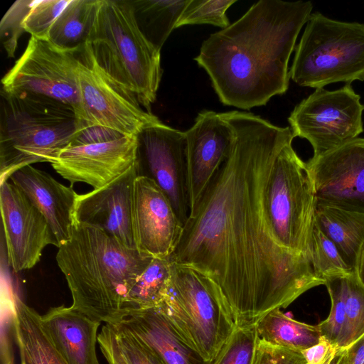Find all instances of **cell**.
Wrapping results in <instances>:
<instances>
[{
	"label": "cell",
	"instance_id": "cell-1",
	"mask_svg": "<svg viewBox=\"0 0 364 364\" xmlns=\"http://www.w3.org/2000/svg\"><path fill=\"white\" fill-rule=\"evenodd\" d=\"M235 137L228 156L190 213L169 259L204 274L229 305L236 326L256 322L324 284L307 255L277 243L264 188L274 161L295 137L253 113L221 112Z\"/></svg>",
	"mask_w": 364,
	"mask_h": 364
},
{
	"label": "cell",
	"instance_id": "cell-2",
	"mask_svg": "<svg viewBox=\"0 0 364 364\" xmlns=\"http://www.w3.org/2000/svg\"><path fill=\"white\" fill-rule=\"evenodd\" d=\"M312 10L309 1L260 0L202 43L194 60L222 104L250 109L287 91L289 58Z\"/></svg>",
	"mask_w": 364,
	"mask_h": 364
},
{
	"label": "cell",
	"instance_id": "cell-3",
	"mask_svg": "<svg viewBox=\"0 0 364 364\" xmlns=\"http://www.w3.org/2000/svg\"><path fill=\"white\" fill-rule=\"evenodd\" d=\"M56 262L72 296L71 306L104 323L122 320L129 291L152 257L120 244L103 230L74 223Z\"/></svg>",
	"mask_w": 364,
	"mask_h": 364
},
{
	"label": "cell",
	"instance_id": "cell-4",
	"mask_svg": "<svg viewBox=\"0 0 364 364\" xmlns=\"http://www.w3.org/2000/svg\"><path fill=\"white\" fill-rule=\"evenodd\" d=\"M1 96V181L20 167L51 164L82 127L72 107L52 98L2 90Z\"/></svg>",
	"mask_w": 364,
	"mask_h": 364
},
{
	"label": "cell",
	"instance_id": "cell-5",
	"mask_svg": "<svg viewBox=\"0 0 364 364\" xmlns=\"http://www.w3.org/2000/svg\"><path fill=\"white\" fill-rule=\"evenodd\" d=\"M86 43L99 65L151 112L163 73L161 51L139 30L131 1L99 0Z\"/></svg>",
	"mask_w": 364,
	"mask_h": 364
},
{
	"label": "cell",
	"instance_id": "cell-6",
	"mask_svg": "<svg viewBox=\"0 0 364 364\" xmlns=\"http://www.w3.org/2000/svg\"><path fill=\"white\" fill-rule=\"evenodd\" d=\"M157 307L208 363L236 327L231 309L216 286L198 270L171 261L167 289Z\"/></svg>",
	"mask_w": 364,
	"mask_h": 364
},
{
	"label": "cell",
	"instance_id": "cell-7",
	"mask_svg": "<svg viewBox=\"0 0 364 364\" xmlns=\"http://www.w3.org/2000/svg\"><path fill=\"white\" fill-rule=\"evenodd\" d=\"M289 75L297 85L316 89L364 81V23L312 13L296 47Z\"/></svg>",
	"mask_w": 364,
	"mask_h": 364
},
{
	"label": "cell",
	"instance_id": "cell-8",
	"mask_svg": "<svg viewBox=\"0 0 364 364\" xmlns=\"http://www.w3.org/2000/svg\"><path fill=\"white\" fill-rule=\"evenodd\" d=\"M264 203L277 243L309 257L316 193L306 163L298 156L292 141L282 149L274 161L265 185Z\"/></svg>",
	"mask_w": 364,
	"mask_h": 364
},
{
	"label": "cell",
	"instance_id": "cell-9",
	"mask_svg": "<svg viewBox=\"0 0 364 364\" xmlns=\"http://www.w3.org/2000/svg\"><path fill=\"white\" fill-rule=\"evenodd\" d=\"M76 74L85 127L136 136L146 127L161 122L99 65L87 43L78 53Z\"/></svg>",
	"mask_w": 364,
	"mask_h": 364
},
{
	"label": "cell",
	"instance_id": "cell-10",
	"mask_svg": "<svg viewBox=\"0 0 364 364\" xmlns=\"http://www.w3.org/2000/svg\"><path fill=\"white\" fill-rule=\"evenodd\" d=\"M137 149L136 136L83 127L51 165L70 186L82 182L98 189L136 164Z\"/></svg>",
	"mask_w": 364,
	"mask_h": 364
},
{
	"label": "cell",
	"instance_id": "cell-11",
	"mask_svg": "<svg viewBox=\"0 0 364 364\" xmlns=\"http://www.w3.org/2000/svg\"><path fill=\"white\" fill-rule=\"evenodd\" d=\"M364 105L350 84L316 90L292 110L288 122L294 136L306 139L319 156L363 132Z\"/></svg>",
	"mask_w": 364,
	"mask_h": 364
},
{
	"label": "cell",
	"instance_id": "cell-12",
	"mask_svg": "<svg viewBox=\"0 0 364 364\" xmlns=\"http://www.w3.org/2000/svg\"><path fill=\"white\" fill-rule=\"evenodd\" d=\"M79 52L31 36L23 53L3 77L1 90L11 94L43 95L59 101L72 107L81 122L76 74Z\"/></svg>",
	"mask_w": 364,
	"mask_h": 364
},
{
	"label": "cell",
	"instance_id": "cell-13",
	"mask_svg": "<svg viewBox=\"0 0 364 364\" xmlns=\"http://www.w3.org/2000/svg\"><path fill=\"white\" fill-rule=\"evenodd\" d=\"M139 173L153 179L166 195L183 227L190 213L185 132L161 122L137 135Z\"/></svg>",
	"mask_w": 364,
	"mask_h": 364
},
{
	"label": "cell",
	"instance_id": "cell-14",
	"mask_svg": "<svg viewBox=\"0 0 364 364\" xmlns=\"http://www.w3.org/2000/svg\"><path fill=\"white\" fill-rule=\"evenodd\" d=\"M0 207L7 259L14 271L34 267L47 245L59 247L44 215L9 180L1 181Z\"/></svg>",
	"mask_w": 364,
	"mask_h": 364
},
{
	"label": "cell",
	"instance_id": "cell-15",
	"mask_svg": "<svg viewBox=\"0 0 364 364\" xmlns=\"http://www.w3.org/2000/svg\"><path fill=\"white\" fill-rule=\"evenodd\" d=\"M306 166L316 203L364 213V138L312 157Z\"/></svg>",
	"mask_w": 364,
	"mask_h": 364
},
{
	"label": "cell",
	"instance_id": "cell-16",
	"mask_svg": "<svg viewBox=\"0 0 364 364\" xmlns=\"http://www.w3.org/2000/svg\"><path fill=\"white\" fill-rule=\"evenodd\" d=\"M132 223L136 249L152 258H169L183 230L164 192L139 174L133 186Z\"/></svg>",
	"mask_w": 364,
	"mask_h": 364
},
{
	"label": "cell",
	"instance_id": "cell-17",
	"mask_svg": "<svg viewBox=\"0 0 364 364\" xmlns=\"http://www.w3.org/2000/svg\"><path fill=\"white\" fill-rule=\"evenodd\" d=\"M185 134L191 213L228 156L235 134L221 113L203 110Z\"/></svg>",
	"mask_w": 364,
	"mask_h": 364
},
{
	"label": "cell",
	"instance_id": "cell-18",
	"mask_svg": "<svg viewBox=\"0 0 364 364\" xmlns=\"http://www.w3.org/2000/svg\"><path fill=\"white\" fill-rule=\"evenodd\" d=\"M137 163L107 185L78 195L74 223L97 228L124 247L136 249L132 223L134 182Z\"/></svg>",
	"mask_w": 364,
	"mask_h": 364
},
{
	"label": "cell",
	"instance_id": "cell-19",
	"mask_svg": "<svg viewBox=\"0 0 364 364\" xmlns=\"http://www.w3.org/2000/svg\"><path fill=\"white\" fill-rule=\"evenodd\" d=\"M9 179L44 215L59 247L68 241L74 225V210L78 196L73 186H64L31 165L16 169Z\"/></svg>",
	"mask_w": 364,
	"mask_h": 364
},
{
	"label": "cell",
	"instance_id": "cell-20",
	"mask_svg": "<svg viewBox=\"0 0 364 364\" xmlns=\"http://www.w3.org/2000/svg\"><path fill=\"white\" fill-rule=\"evenodd\" d=\"M53 344L69 364H100L97 355L101 322L70 306L51 307L41 315Z\"/></svg>",
	"mask_w": 364,
	"mask_h": 364
},
{
	"label": "cell",
	"instance_id": "cell-21",
	"mask_svg": "<svg viewBox=\"0 0 364 364\" xmlns=\"http://www.w3.org/2000/svg\"><path fill=\"white\" fill-rule=\"evenodd\" d=\"M117 322L131 330L166 364H208L159 307L129 309Z\"/></svg>",
	"mask_w": 364,
	"mask_h": 364
},
{
	"label": "cell",
	"instance_id": "cell-22",
	"mask_svg": "<svg viewBox=\"0 0 364 364\" xmlns=\"http://www.w3.org/2000/svg\"><path fill=\"white\" fill-rule=\"evenodd\" d=\"M11 326L21 364H69L53 344L41 315L19 298L14 302Z\"/></svg>",
	"mask_w": 364,
	"mask_h": 364
},
{
	"label": "cell",
	"instance_id": "cell-23",
	"mask_svg": "<svg viewBox=\"0 0 364 364\" xmlns=\"http://www.w3.org/2000/svg\"><path fill=\"white\" fill-rule=\"evenodd\" d=\"M315 220L354 272L364 244V213L316 203Z\"/></svg>",
	"mask_w": 364,
	"mask_h": 364
},
{
	"label": "cell",
	"instance_id": "cell-24",
	"mask_svg": "<svg viewBox=\"0 0 364 364\" xmlns=\"http://www.w3.org/2000/svg\"><path fill=\"white\" fill-rule=\"evenodd\" d=\"M97 344L107 364H166L120 322L104 323L98 334Z\"/></svg>",
	"mask_w": 364,
	"mask_h": 364
},
{
	"label": "cell",
	"instance_id": "cell-25",
	"mask_svg": "<svg viewBox=\"0 0 364 364\" xmlns=\"http://www.w3.org/2000/svg\"><path fill=\"white\" fill-rule=\"evenodd\" d=\"M99 0H70L52 25L48 40L64 49L80 50L90 36Z\"/></svg>",
	"mask_w": 364,
	"mask_h": 364
},
{
	"label": "cell",
	"instance_id": "cell-26",
	"mask_svg": "<svg viewBox=\"0 0 364 364\" xmlns=\"http://www.w3.org/2000/svg\"><path fill=\"white\" fill-rule=\"evenodd\" d=\"M259 338L273 345L302 351L317 344L321 333L318 325L296 321L275 309L257 322Z\"/></svg>",
	"mask_w": 364,
	"mask_h": 364
},
{
	"label": "cell",
	"instance_id": "cell-27",
	"mask_svg": "<svg viewBox=\"0 0 364 364\" xmlns=\"http://www.w3.org/2000/svg\"><path fill=\"white\" fill-rule=\"evenodd\" d=\"M190 0L131 1L137 26L159 51Z\"/></svg>",
	"mask_w": 364,
	"mask_h": 364
},
{
	"label": "cell",
	"instance_id": "cell-28",
	"mask_svg": "<svg viewBox=\"0 0 364 364\" xmlns=\"http://www.w3.org/2000/svg\"><path fill=\"white\" fill-rule=\"evenodd\" d=\"M170 275L168 258H152L129 291L127 311L159 306L164 298Z\"/></svg>",
	"mask_w": 364,
	"mask_h": 364
},
{
	"label": "cell",
	"instance_id": "cell-29",
	"mask_svg": "<svg viewBox=\"0 0 364 364\" xmlns=\"http://www.w3.org/2000/svg\"><path fill=\"white\" fill-rule=\"evenodd\" d=\"M324 285L331 299V310L327 318L317 325L321 336L342 351L350 346L345 304L346 277L328 279Z\"/></svg>",
	"mask_w": 364,
	"mask_h": 364
},
{
	"label": "cell",
	"instance_id": "cell-30",
	"mask_svg": "<svg viewBox=\"0 0 364 364\" xmlns=\"http://www.w3.org/2000/svg\"><path fill=\"white\" fill-rule=\"evenodd\" d=\"M309 258L314 273L324 282L354 274L336 245L323 232L316 220L312 228Z\"/></svg>",
	"mask_w": 364,
	"mask_h": 364
},
{
	"label": "cell",
	"instance_id": "cell-31",
	"mask_svg": "<svg viewBox=\"0 0 364 364\" xmlns=\"http://www.w3.org/2000/svg\"><path fill=\"white\" fill-rule=\"evenodd\" d=\"M258 340L256 323L236 326L216 357L208 364H252Z\"/></svg>",
	"mask_w": 364,
	"mask_h": 364
},
{
	"label": "cell",
	"instance_id": "cell-32",
	"mask_svg": "<svg viewBox=\"0 0 364 364\" xmlns=\"http://www.w3.org/2000/svg\"><path fill=\"white\" fill-rule=\"evenodd\" d=\"M237 0H190L176 28L186 25L210 24L222 29L230 26L227 10Z\"/></svg>",
	"mask_w": 364,
	"mask_h": 364
},
{
	"label": "cell",
	"instance_id": "cell-33",
	"mask_svg": "<svg viewBox=\"0 0 364 364\" xmlns=\"http://www.w3.org/2000/svg\"><path fill=\"white\" fill-rule=\"evenodd\" d=\"M70 0H36L27 14L23 27L31 36L47 39L49 31Z\"/></svg>",
	"mask_w": 364,
	"mask_h": 364
},
{
	"label": "cell",
	"instance_id": "cell-34",
	"mask_svg": "<svg viewBox=\"0 0 364 364\" xmlns=\"http://www.w3.org/2000/svg\"><path fill=\"white\" fill-rule=\"evenodd\" d=\"M36 0L16 1L0 22V39L10 58L14 57L18 41L25 29L23 21Z\"/></svg>",
	"mask_w": 364,
	"mask_h": 364
},
{
	"label": "cell",
	"instance_id": "cell-35",
	"mask_svg": "<svg viewBox=\"0 0 364 364\" xmlns=\"http://www.w3.org/2000/svg\"><path fill=\"white\" fill-rule=\"evenodd\" d=\"M345 304L351 345L364 335V286L355 274L346 277Z\"/></svg>",
	"mask_w": 364,
	"mask_h": 364
},
{
	"label": "cell",
	"instance_id": "cell-36",
	"mask_svg": "<svg viewBox=\"0 0 364 364\" xmlns=\"http://www.w3.org/2000/svg\"><path fill=\"white\" fill-rule=\"evenodd\" d=\"M252 364H306L301 351L267 343L259 338Z\"/></svg>",
	"mask_w": 364,
	"mask_h": 364
},
{
	"label": "cell",
	"instance_id": "cell-37",
	"mask_svg": "<svg viewBox=\"0 0 364 364\" xmlns=\"http://www.w3.org/2000/svg\"><path fill=\"white\" fill-rule=\"evenodd\" d=\"M301 352L306 360V364H332L341 351L321 336L317 344Z\"/></svg>",
	"mask_w": 364,
	"mask_h": 364
},
{
	"label": "cell",
	"instance_id": "cell-38",
	"mask_svg": "<svg viewBox=\"0 0 364 364\" xmlns=\"http://www.w3.org/2000/svg\"><path fill=\"white\" fill-rule=\"evenodd\" d=\"M341 364H364V335L341 353Z\"/></svg>",
	"mask_w": 364,
	"mask_h": 364
},
{
	"label": "cell",
	"instance_id": "cell-39",
	"mask_svg": "<svg viewBox=\"0 0 364 364\" xmlns=\"http://www.w3.org/2000/svg\"><path fill=\"white\" fill-rule=\"evenodd\" d=\"M354 274L358 281L364 286V244L360 251Z\"/></svg>",
	"mask_w": 364,
	"mask_h": 364
},
{
	"label": "cell",
	"instance_id": "cell-40",
	"mask_svg": "<svg viewBox=\"0 0 364 364\" xmlns=\"http://www.w3.org/2000/svg\"><path fill=\"white\" fill-rule=\"evenodd\" d=\"M1 364H13V358L10 348L1 350Z\"/></svg>",
	"mask_w": 364,
	"mask_h": 364
},
{
	"label": "cell",
	"instance_id": "cell-41",
	"mask_svg": "<svg viewBox=\"0 0 364 364\" xmlns=\"http://www.w3.org/2000/svg\"><path fill=\"white\" fill-rule=\"evenodd\" d=\"M341 352H340L338 355L336 357L332 364H341Z\"/></svg>",
	"mask_w": 364,
	"mask_h": 364
}]
</instances>
